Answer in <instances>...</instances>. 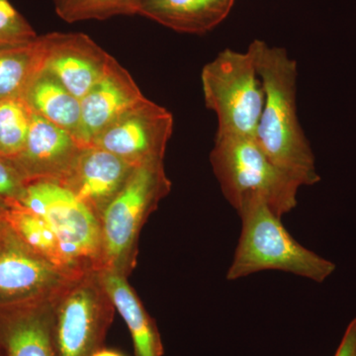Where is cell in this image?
<instances>
[{"instance_id": "5bb4252c", "label": "cell", "mask_w": 356, "mask_h": 356, "mask_svg": "<svg viewBox=\"0 0 356 356\" xmlns=\"http://www.w3.org/2000/svg\"><path fill=\"white\" fill-rule=\"evenodd\" d=\"M2 356H58L54 301L0 310Z\"/></svg>"}, {"instance_id": "2e32d148", "label": "cell", "mask_w": 356, "mask_h": 356, "mask_svg": "<svg viewBox=\"0 0 356 356\" xmlns=\"http://www.w3.org/2000/svg\"><path fill=\"white\" fill-rule=\"evenodd\" d=\"M99 274L115 309L128 327L135 355L163 356L165 348L158 325L129 284L127 276L107 269Z\"/></svg>"}, {"instance_id": "5b68a950", "label": "cell", "mask_w": 356, "mask_h": 356, "mask_svg": "<svg viewBox=\"0 0 356 356\" xmlns=\"http://www.w3.org/2000/svg\"><path fill=\"white\" fill-rule=\"evenodd\" d=\"M201 83L206 107L217 116V134L254 137L264 92L250 51L225 49L204 65Z\"/></svg>"}, {"instance_id": "ffe728a7", "label": "cell", "mask_w": 356, "mask_h": 356, "mask_svg": "<svg viewBox=\"0 0 356 356\" xmlns=\"http://www.w3.org/2000/svg\"><path fill=\"white\" fill-rule=\"evenodd\" d=\"M32 115L23 97L0 100V156L13 159L22 151Z\"/></svg>"}, {"instance_id": "3957f363", "label": "cell", "mask_w": 356, "mask_h": 356, "mask_svg": "<svg viewBox=\"0 0 356 356\" xmlns=\"http://www.w3.org/2000/svg\"><path fill=\"white\" fill-rule=\"evenodd\" d=\"M210 161L222 195L236 211L261 201L282 217L296 207L301 185L271 161L254 137L216 133Z\"/></svg>"}, {"instance_id": "44dd1931", "label": "cell", "mask_w": 356, "mask_h": 356, "mask_svg": "<svg viewBox=\"0 0 356 356\" xmlns=\"http://www.w3.org/2000/svg\"><path fill=\"white\" fill-rule=\"evenodd\" d=\"M144 0H54L56 13L65 22L105 20L114 16L139 15Z\"/></svg>"}, {"instance_id": "52a82bcc", "label": "cell", "mask_w": 356, "mask_h": 356, "mask_svg": "<svg viewBox=\"0 0 356 356\" xmlns=\"http://www.w3.org/2000/svg\"><path fill=\"white\" fill-rule=\"evenodd\" d=\"M116 310L99 271L84 273L54 301L58 356H91L103 346Z\"/></svg>"}, {"instance_id": "4fadbf2b", "label": "cell", "mask_w": 356, "mask_h": 356, "mask_svg": "<svg viewBox=\"0 0 356 356\" xmlns=\"http://www.w3.org/2000/svg\"><path fill=\"white\" fill-rule=\"evenodd\" d=\"M145 98L128 70L112 57L102 79L81 99V146L92 144L105 129Z\"/></svg>"}, {"instance_id": "277c9868", "label": "cell", "mask_w": 356, "mask_h": 356, "mask_svg": "<svg viewBox=\"0 0 356 356\" xmlns=\"http://www.w3.org/2000/svg\"><path fill=\"white\" fill-rule=\"evenodd\" d=\"M172 182L163 161L134 168L123 188L100 217L103 268L128 274L135 266L145 222L170 193Z\"/></svg>"}, {"instance_id": "8fae6325", "label": "cell", "mask_w": 356, "mask_h": 356, "mask_svg": "<svg viewBox=\"0 0 356 356\" xmlns=\"http://www.w3.org/2000/svg\"><path fill=\"white\" fill-rule=\"evenodd\" d=\"M134 166L95 145L83 147L60 182L98 218L123 188ZM100 221V220H99Z\"/></svg>"}, {"instance_id": "cb8c5ba5", "label": "cell", "mask_w": 356, "mask_h": 356, "mask_svg": "<svg viewBox=\"0 0 356 356\" xmlns=\"http://www.w3.org/2000/svg\"><path fill=\"white\" fill-rule=\"evenodd\" d=\"M334 356H356V318L346 327Z\"/></svg>"}, {"instance_id": "ac0fdd59", "label": "cell", "mask_w": 356, "mask_h": 356, "mask_svg": "<svg viewBox=\"0 0 356 356\" xmlns=\"http://www.w3.org/2000/svg\"><path fill=\"white\" fill-rule=\"evenodd\" d=\"M43 65L41 37L24 43L0 44V100L23 97Z\"/></svg>"}, {"instance_id": "d4e9b609", "label": "cell", "mask_w": 356, "mask_h": 356, "mask_svg": "<svg viewBox=\"0 0 356 356\" xmlns=\"http://www.w3.org/2000/svg\"><path fill=\"white\" fill-rule=\"evenodd\" d=\"M91 356H125L120 351L111 350V348H106L102 346L99 350H96Z\"/></svg>"}, {"instance_id": "9c48e42d", "label": "cell", "mask_w": 356, "mask_h": 356, "mask_svg": "<svg viewBox=\"0 0 356 356\" xmlns=\"http://www.w3.org/2000/svg\"><path fill=\"white\" fill-rule=\"evenodd\" d=\"M173 125L172 114L168 109L145 98L105 129L91 145L136 168L163 161Z\"/></svg>"}, {"instance_id": "603a6c76", "label": "cell", "mask_w": 356, "mask_h": 356, "mask_svg": "<svg viewBox=\"0 0 356 356\" xmlns=\"http://www.w3.org/2000/svg\"><path fill=\"white\" fill-rule=\"evenodd\" d=\"M27 185V180L13 159L0 156V201L6 206L21 202Z\"/></svg>"}, {"instance_id": "e0dca14e", "label": "cell", "mask_w": 356, "mask_h": 356, "mask_svg": "<svg viewBox=\"0 0 356 356\" xmlns=\"http://www.w3.org/2000/svg\"><path fill=\"white\" fill-rule=\"evenodd\" d=\"M23 98L33 113L72 134L79 143L81 100L50 72L42 70L30 84Z\"/></svg>"}, {"instance_id": "484cf974", "label": "cell", "mask_w": 356, "mask_h": 356, "mask_svg": "<svg viewBox=\"0 0 356 356\" xmlns=\"http://www.w3.org/2000/svg\"><path fill=\"white\" fill-rule=\"evenodd\" d=\"M6 209V205L3 202H1L0 201V218L2 217V215H3L4 211Z\"/></svg>"}, {"instance_id": "7402d4cb", "label": "cell", "mask_w": 356, "mask_h": 356, "mask_svg": "<svg viewBox=\"0 0 356 356\" xmlns=\"http://www.w3.org/2000/svg\"><path fill=\"white\" fill-rule=\"evenodd\" d=\"M36 32L9 0H0V44L24 43L37 38Z\"/></svg>"}, {"instance_id": "7c38bea8", "label": "cell", "mask_w": 356, "mask_h": 356, "mask_svg": "<svg viewBox=\"0 0 356 356\" xmlns=\"http://www.w3.org/2000/svg\"><path fill=\"white\" fill-rule=\"evenodd\" d=\"M83 147L72 134L33 113L24 147L13 161L28 184L37 180L60 184Z\"/></svg>"}, {"instance_id": "d6986e66", "label": "cell", "mask_w": 356, "mask_h": 356, "mask_svg": "<svg viewBox=\"0 0 356 356\" xmlns=\"http://www.w3.org/2000/svg\"><path fill=\"white\" fill-rule=\"evenodd\" d=\"M2 219L25 245L53 266L67 273L81 275L65 257L57 236L43 218L20 202L6 206Z\"/></svg>"}, {"instance_id": "7a4b0ae2", "label": "cell", "mask_w": 356, "mask_h": 356, "mask_svg": "<svg viewBox=\"0 0 356 356\" xmlns=\"http://www.w3.org/2000/svg\"><path fill=\"white\" fill-rule=\"evenodd\" d=\"M236 213L242 221V231L227 280L277 270L323 283L336 270L334 262L297 242L283 226L282 217L266 204L252 201Z\"/></svg>"}, {"instance_id": "6da1fadb", "label": "cell", "mask_w": 356, "mask_h": 356, "mask_svg": "<svg viewBox=\"0 0 356 356\" xmlns=\"http://www.w3.org/2000/svg\"><path fill=\"white\" fill-rule=\"evenodd\" d=\"M264 92L254 140L264 154L301 186L321 181L315 154L297 112L296 60L281 47L254 40L248 46Z\"/></svg>"}, {"instance_id": "9a60e30c", "label": "cell", "mask_w": 356, "mask_h": 356, "mask_svg": "<svg viewBox=\"0 0 356 356\" xmlns=\"http://www.w3.org/2000/svg\"><path fill=\"white\" fill-rule=\"evenodd\" d=\"M236 0H144L139 15L173 31L205 34L228 17Z\"/></svg>"}, {"instance_id": "30bf717a", "label": "cell", "mask_w": 356, "mask_h": 356, "mask_svg": "<svg viewBox=\"0 0 356 356\" xmlns=\"http://www.w3.org/2000/svg\"><path fill=\"white\" fill-rule=\"evenodd\" d=\"M41 40L43 70L79 100L102 79L112 58L83 33H50Z\"/></svg>"}, {"instance_id": "8992f818", "label": "cell", "mask_w": 356, "mask_h": 356, "mask_svg": "<svg viewBox=\"0 0 356 356\" xmlns=\"http://www.w3.org/2000/svg\"><path fill=\"white\" fill-rule=\"evenodd\" d=\"M20 203L51 227L65 257L77 271L102 270L99 218L72 192L57 182L37 180L28 184Z\"/></svg>"}, {"instance_id": "4316f807", "label": "cell", "mask_w": 356, "mask_h": 356, "mask_svg": "<svg viewBox=\"0 0 356 356\" xmlns=\"http://www.w3.org/2000/svg\"><path fill=\"white\" fill-rule=\"evenodd\" d=\"M0 356H2L1 353H0Z\"/></svg>"}, {"instance_id": "ba28073f", "label": "cell", "mask_w": 356, "mask_h": 356, "mask_svg": "<svg viewBox=\"0 0 356 356\" xmlns=\"http://www.w3.org/2000/svg\"><path fill=\"white\" fill-rule=\"evenodd\" d=\"M81 275L40 257L0 218V310L55 301Z\"/></svg>"}]
</instances>
